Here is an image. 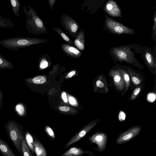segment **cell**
I'll list each match as a JSON object with an SVG mask.
<instances>
[{
    "mask_svg": "<svg viewBox=\"0 0 156 156\" xmlns=\"http://www.w3.org/2000/svg\"><path fill=\"white\" fill-rule=\"evenodd\" d=\"M45 130L48 134L52 138H55L54 132L51 127L48 126H46L45 127Z\"/></svg>",
    "mask_w": 156,
    "mask_h": 156,
    "instance_id": "4dcf8cb0",
    "label": "cell"
},
{
    "mask_svg": "<svg viewBox=\"0 0 156 156\" xmlns=\"http://www.w3.org/2000/svg\"><path fill=\"white\" fill-rule=\"evenodd\" d=\"M89 140L91 142L96 144L99 150L102 151L105 147L107 136L104 133H96L91 136Z\"/></svg>",
    "mask_w": 156,
    "mask_h": 156,
    "instance_id": "30bf717a",
    "label": "cell"
},
{
    "mask_svg": "<svg viewBox=\"0 0 156 156\" xmlns=\"http://www.w3.org/2000/svg\"><path fill=\"white\" fill-rule=\"evenodd\" d=\"M141 130L140 126H135L121 133L117 139L116 142L119 144L125 143L138 135Z\"/></svg>",
    "mask_w": 156,
    "mask_h": 156,
    "instance_id": "ba28073f",
    "label": "cell"
},
{
    "mask_svg": "<svg viewBox=\"0 0 156 156\" xmlns=\"http://www.w3.org/2000/svg\"><path fill=\"white\" fill-rule=\"evenodd\" d=\"M84 152L80 148L73 147L63 153L62 156H78L83 154Z\"/></svg>",
    "mask_w": 156,
    "mask_h": 156,
    "instance_id": "ffe728a7",
    "label": "cell"
},
{
    "mask_svg": "<svg viewBox=\"0 0 156 156\" xmlns=\"http://www.w3.org/2000/svg\"><path fill=\"white\" fill-rule=\"evenodd\" d=\"M25 139L27 143L32 151L34 153V147L33 138L30 134L28 132H27L25 135Z\"/></svg>",
    "mask_w": 156,
    "mask_h": 156,
    "instance_id": "83f0119b",
    "label": "cell"
},
{
    "mask_svg": "<svg viewBox=\"0 0 156 156\" xmlns=\"http://www.w3.org/2000/svg\"><path fill=\"white\" fill-rule=\"evenodd\" d=\"M61 48L66 55L73 58H79L82 55V53L77 48L71 45L63 44Z\"/></svg>",
    "mask_w": 156,
    "mask_h": 156,
    "instance_id": "8fae6325",
    "label": "cell"
},
{
    "mask_svg": "<svg viewBox=\"0 0 156 156\" xmlns=\"http://www.w3.org/2000/svg\"><path fill=\"white\" fill-rule=\"evenodd\" d=\"M144 56L146 63L149 67L152 69L156 68V63L154 57L151 52L148 49H145L144 52Z\"/></svg>",
    "mask_w": 156,
    "mask_h": 156,
    "instance_id": "d6986e66",
    "label": "cell"
},
{
    "mask_svg": "<svg viewBox=\"0 0 156 156\" xmlns=\"http://www.w3.org/2000/svg\"><path fill=\"white\" fill-rule=\"evenodd\" d=\"M3 94L0 87V109L2 108L3 104Z\"/></svg>",
    "mask_w": 156,
    "mask_h": 156,
    "instance_id": "f35d334b",
    "label": "cell"
},
{
    "mask_svg": "<svg viewBox=\"0 0 156 156\" xmlns=\"http://www.w3.org/2000/svg\"><path fill=\"white\" fill-rule=\"evenodd\" d=\"M28 7V10L25 6H23L27 18L26 23L28 33L36 35L47 33L48 31L41 19L33 8L29 5Z\"/></svg>",
    "mask_w": 156,
    "mask_h": 156,
    "instance_id": "6da1fadb",
    "label": "cell"
},
{
    "mask_svg": "<svg viewBox=\"0 0 156 156\" xmlns=\"http://www.w3.org/2000/svg\"><path fill=\"white\" fill-rule=\"evenodd\" d=\"M52 29L56 32L61 37L64 41L69 44L74 45L73 41H72L62 31V30L58 27H51Z\"/></svg>",
    "mask_w": 156,
    "mask_h": 156,
    "instance_id": "7402d4cb",
    "label": "cell"
},
{
    "mask_svg": "<svg viewBox=\"0 0 156 156\" xmlns=\"http://www.w3.org/2000/svg\"><path fill=\"white\" fill-rule=\"evenodd\" d=\"M155 99L156 96L155 94L150 93L148 94L147 99L148 101L150 102H153L155 101Z\"/></svg>",
    "mask_w": 156,
    "mask_h": 156,
    "instance_id": "d6a6232c",
    "label": "cell"
},
{
    "mask_svg": "<svg viewBox=\"0 0 156 156\" xmlns=\"http://www.w3.org/2000/svg\"><path fill=\"white\" fill-rule=\"evenodd\" d=\"M47 40L28 37L10 38L0 41V45L4 48L13 51L21 48L46 42Z\"/></svg>",
    "mask_w": 156,
    "mask_h": 156,
    "instance_id": "7a4b0ae2",
    "label": "cell"
},
{
    "mask_svg": "<svg viewBox=\"0 0 156 156\" xmlns=\"http://www.w3.org/2000/svg\"><path fill=\"white\" fill-rule=\"evenodd\" d=\"M130 48L125 45L115 47L112 48V53L115 58L120 62L125 61L141 69L144 67L134 57V53Z\"/></svg>",
    "mask_w": 156,
    "mask_h": 156,
    "instance_id": "277c9868",
    "label": "cell"
},
{
    "mask_svg": "<svg viewBox=\"0 0 156 156\" xmlns=\"http://www.w3.org/2000/svg\"><path fill=\"white\" fill-rule=\"evenodd\" d=\"M48 65V62L46 60H42L40 64V67L41 69H44L47 67Z\"/></svg>",
    "mask_w": 156,
    "mask_h": 156,
    "instance_id": "e575fe53",
    "label": "cell"
},
{
    "mask_svg": "<svg viewBox=\"0 0 156 156\" xmlns=\"http://www.w3.org/2000/svg\"><path fill=\"white\" fill-rule=\"evenodd\" d=\"M46 81V77L43 76H38L31 78H26L25 80L26 84L28 86L33 84H42L45 83Z\"/></svg>",
    "mask_w": 156,
    "mask_h": 156,
    "instance_id": "e0dca14e",
    "label": "cell"
},
{
    "mask_svg": "<svg viewBox=\"0 0 156 156\" xmlns=\"http://www.w3.org/2000/svg\"><path fill=\"white\" fill-rule=\"evenodd\" d=\"M15 111L19 117H23L26 115V111L25 107L22 102H19L15 106Z\"/></svg>",
    "mask_w": 156,
    "mask_h": 156,
    "instance_id": "cb8c5ba5",
    "label": "cell"
},
{
    "mask_svg": "<svg viewBox=\"0 0 156 156\" xmlns=\"http://www.w3.org/2000/svg\"><path fill=\"white\" fill-rule=\"evenodd\" d=\"M68 99L69 103L71 105L75 107L78 106V102L74 97L70 95H68Z\"/></svg>",
    "mask_w": 156,
    "mask_h": 156,
    "instance_id": "f1b7e54d",
    "label": "cell"
},
{
    "mask_svg": "<svg viewBox=\"0 0 156 156\" xmlns=\"http://www.w3.org/2000/svg\"><path fill=\"white\" fill-rule=\"evenodd\" d=\"M61 98L64 102L67 103L68 102V99L66 93L63 91L61 94Z\"/></svg>",
    "mask_w": 156,
    "mask_h": 156,
    "instance_id": "8d00e7d4",
    "label": "cell"
},
{
    "mask_svg": "<svg viewBox=\"0 0 156 156\" xmlns=\"http://www.w3.org/2000/svg\"><path fill=\"white\" fill-rule=\"evenodd\" d=\"M118 117L119 120L120 121H122L125 120L126 115L123 112L120 111L119 113Z\"/></svg>",
    "mask_w": 156,
    "mask_h": 156,
    "instance_id": "d590c367",
    "label": "cell"
},
{
    "mask_svg": "<svg viewBox=\"0 0 156 156\" xmlns=\"http://www.w3.org/2000/svg\"><path fill=\"white\" fill-rule=\"evenodd\" d=\"M105 23L107 28L114 34H132L134 33V31L132 29L109 18L108 17L106 18Z\"/></svg>",
    "mask_w": 156,
    "mask_h": 156,
    "instance_id": "8992f818",
    "label": "cell"
},
{
    "mask_svg": "<svg viewBox=\"0 0 156 156\" xmlns=\"http://www.w3.org/2000/svg\"><path fill=\"white\" fill-rule=\"evenodd\" d=\"M127 71L129 75L130 79L131 80L134 85L136 86L140 84L144 79L138 73L135 72L132 68L129 66L127 68Z\"/></svg>",
    "mask_w": 156,
    "mask_h": 156,
    "instance_id": "5bb4252c",
    "label": "cell"
},
{
    "mask_svg": "<svg viewBox=\"0 0 156 156\" xmlns=\"http://www.w3.org/2000/svg\"><path fill=\"white\" fill-rule=\"evenodd\" d=\"M21 149L23 155L24 156H32L25 138L24 136L21 142Z\"/></svg>",
    "mask_w": 156,
    "mask_h": 156,
    "instance_id": "4316f807",
    "label": "cell"
},
{
    "mask_svg": "<svg viewBox=\"0 0 156 156\" xmlns=\"http://www.w3.org/2000/svg\"><path fill=\"white\" fill-rule=\"evenodd\" d=\"M34 151L37 156H46V151L42 144L38 140L34 141Z\"/></svg>",
    "mask_w": 156,
    "mask_h": 156,
    "instance_id": "ac0fdd59",
    "label": "cell"
},
{
    "mask_svg": "<svg viewBox=\"0 0 156 156\" xmlns=\"http://www.w3.org/2000/svg\"><path fill=\"white\" fill-rule=\"evenodd\" d=\"M14 67V65L7 59H5L0 54V69H11Z\"/></svg>",
    "mask_w": 156,
    "mask_h": 156,
    "instance_id": "44dd1931",
    "label": "cell"
},
{
    "mask_svg": "<svg viewBox=\"0 0 156 156\" xmlns=\"http://www.w3.org/2000/svg\"><path fill=\"white\" fill-rule=\"evenodd\" d=\"M109 75L112 78L113 82L117 89L122 90L125 87V84L123 76L117 69H112L109 72Z\"/></svg>",
    "mask_w": 156,
    "mask_h": 156,
    "instance_id": "9c48e42d",
    "label": "cell"
},
{
    "mask_svg": "<svg viewBox=\"0 0 156 156\" xmlns=\"http://www.w3.org/2000/svg\"><path fill=\"white\" fill-rule=\"evenodd\" d=\"M12 11L14 14L17 17L20 16L19 10L20 6L19 0H10Z\"/></svg>",
    "mask_w": 156,
    "mask_h": 156,
    "instance_id": "484cf974",
    "label": "cell"
},
{
    "mask_svg": "<svg viewBox=\"0 0 156 156\" xmlns=\"http://www.w3.org/2000/svg\"><path fill=\"white\" fill-rule=\"evenodd\" d=\"M77 73V70H73L69 72L65 76V79L70 78L76 75Z\"/></svg>",
    "mask_w": 156,
    "mask_h": 156,
    "instance_id": "836d02e7",
    "label": "cell"
},
{
    "mask_svg": "<svg viewBox=\"0 0 156 156\" xmlns=\"http://www.w3.org/2000/svg\"><path fill=\"white\" fill-rule=\"evenodd\" d=\"M61 20L63 28L69 32L73 39H75L80 29L79 23L74 19L65 13L62 15Z\"/></svg>",
    "mask_w": 156,
    "mask_h": 156,
    "instance_id": "5b68a950",
    "label": "cell"
},
{
    "mask_svg": "<svg viewBox=\"0 0 156 156\" xmlns=\"http://www.w3.org/2000/svg\"><path fill=\"white\" fill-rule=\"evenodd\" d=\"M141 86H139L136 88L134 90L130 98L132 100L135 99L141 90Z\"/></svg>",
    "mask_w": 156,
    "mask_h": 156,
    "instance_id": "f546056e",
    "label": "cell"
},
{
    "mask_svg": "<svg viewBox=\"0 0 156 156\" xmlns=\"http://www.w3.org/2000/svg\"><path fill=\"white\" fill-rule=\"evenodd\" d=\"M73 41L74 45L79 50L81 51L84 50L85 32L83 29L80 30L77 36Z\"/></svg>",
    "mask_w": 156,
    "mask_h": 156,
    "instance_id": "4fadbf2b",
    "label": "cell"
},
{
    "mask_svg": "<svg viewBox=\"0 0 156 156\" xmlns=\"http://www.w3.org/2000/svg\"><path fill=\"white\" fill-rule=\"evenodd\" d=\"M107 82L104 75H100L95 83V90L99 88L103 89L105 92H107L108 91Z\"/></svg>",
    "mask_w": 156,
    "mask_h": 156,
    "instance_id": "9a60e30c",
    "label": "cell"
},
{
    "mask_svg": "<svg viewBox=\"0 0 156 156\" xmlns=\"http://www.w3.org/2000/svg\"><path fill=\"white\" fill-rule=\"evenodd\" d=\"M56 0H48V2L49 5L50 10H51Z\"/></svg>",
    "mask_w": 156,
    "mask_h": 156,
    "instance_id": "74e56055",
    "label": "cell"
},
{
    "mask_svg": "<svg viewBox=\"0 0 156 156\" xmlns=\"http://www.w3.org/2000/svg\"><path fill=\"white\" fill-rule=\"evenodd\" d=\"M14 26L11 20L0 15V28L9 29Z\"/></svg>",
    "mask_w": 156,
    "mask_h": 156,
    "instance_id": "603a6c76",
    "label": "cell"
},
{
    "mask_svg": "<svg viewBox=\"0 0 156 156\" xmlns=\"http://www.w3.org/2000/svg\"><path fill=\"white\" fill-rule=\"evenodd\" d=\"M100 121L99 119H97L93 120L87 124L71 139L65 146L64 148H67L81 139Z\"/></svg>",
    "mask_w": 156,
    "mask_h": 156,
    "instance_id": "52a82bcc",
    "label": "cell"
},
{
    "mask_svg": "<svg viewBox=\"0 0 156 156\" xmlns=\"http://www.w3.org/2000/svg\"><path fill=\"white\" fill-rule=\"evenodd\" d=\"M105 10L110 15L115 17H119L121 15V11L116 2L112 0H109L106 3Z\"/></svg>",
    "mask_w": 156,
    "mask_h": 156,
    "instance_id": "7c38bea8",
    "label": "cell"
},
{
    "mask_svg": "<svg viewBox=\"0 0 156 156\" xmlns=\"http://www.w3.org/2000/svg\"><path fill=\"white\" fill-rule=\"evenodd\" d=\"M58 108L60 111L64 112H71L72 109H73L67 106H60Z\"/></svg>",
    "mask_w": 156,
    "mask_h": 156,
    "instance_id": "1f68e13d",
    "label": "cell"
},
{
    "mask_svg": "<svg viewBox=\"0 0 156 156\" xmlns=\"http://www.w3.org/2000/svg\"><path fill=\"white\" fill-rule=\"evenodd\" d=\"M7 135L17 151L23 155L21 149V142L24 136L23 126L18 122L12 120L8 121L5 126Z\"/></svg>",
    "mask_w": 156,
    "mask_h": 156,
    "instance_id": "3957f363",
    "label": "cell"
},
{
    "mask_svg": "<svg viewBox=\"0 0 156 156\" xmlns=\"http://www.w3.org/2000/svg\"><path fill=\"white\" fill-rule=\"evenodd\" d=\"M117 69L122 74L125 84V90L127 91L128 89L130 82V79L127 71L121 68Z\"/></svg>",
    "mask_w": 156,
    "mask_h": 156,
    "instance_id": "d4e9b609",
    "label": "cell"
},
{
    "mask_svg": "<svg viewBox=\"0 0 156 156\" xmlns=\"http://www.w3.org/2000/svg\"><path fill=\"white\" fill-rule=\"evenodd\" d=\"M0 152L3 156H16L8 144L0 138Z\"/></svg>",
    "mask_w": 156,
    "mask_h": 156,
    "instance_id": "2e32d148",
    "label": "cell"
}]
</instances>
